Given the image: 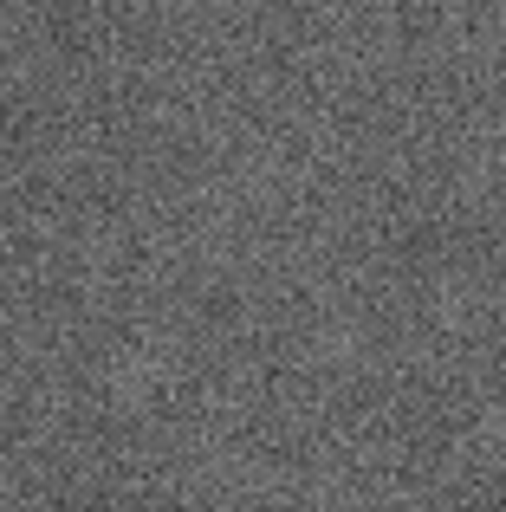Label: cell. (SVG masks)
Segmentation results:
<instances>
[]
</instances>
